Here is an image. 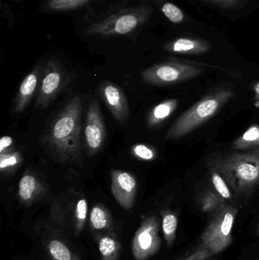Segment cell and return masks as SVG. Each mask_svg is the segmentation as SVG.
Segmentation results:
<instances>
[{
    "mask_svg": "<svg viewBox=\"0 0 259 260\" xmlns=\"http://www.w3.org/2000/svg\"><path fill=\"white\" fill-rule=\"evenodd\" d=\"M234 96L231 90L223 89L202 98L178 117L167 131L166 139L176 140L193 133L212 118Z\"/></svg>",
    "mask_w": 259,
    "mask_h": 260,
    "instance_id": "5",
    "label": "cell"
},
{
    "mask_svg": "<svg viewBox=\"0 0 259 260\" xmlns=\"http://www.w3.org/2000/svg\"><path fill=\"white\" fill-rule=\"evenodd\" d=\"M209 163L237 197H249L259 186V148L218 154Z\"/></svg>",
    "mask_w": 259,
    "mask_h": 260,
    "instance_id": "3",
    "label": "cell"
},
{
    "mask_svg": "<svg viewBox=\"0 0 259 260\" xmlns=\"http://www.w3.org/2000/svg\"><path fill=\"white\" fill-rule=\"evenodd\" d=\"M130 152L135 158L142 161H154L158 156L156 148L147 144H135L131 147Z\"/></svg>",
    "mask_w": 259,
    "mask_h": 260,
    "instance_id": "25",
    "label": "cell"
},
{
    "mask_svg": "<svg viewBox=\"0 0 259 260\" xmlns=\"http://www.w3.org/2000/svg\"><path fill=\"white\" fill-rule=\"evenodd\" d=\"M212 48L211 41L202 38H177L165 43L163 50L167 53L182 55H202Z\"/></svg>",
    "mask_w": 259,
    "mask_h": 260,
    "instance_id": "15",
    "label": "cell"
},
{
    "mask_svg": "<svg viewBox=\"0 0 259 260\" xmlns=\"http://www.w3.org/2000/svg\"><path fill=\"white\" fill-rule=\"evenodd\" d=\"M47 251L50 260H81L65 243L52 239L47 243Z\"/></svg>",
    "mask_w": 259,
    "mask_h": 260,
    "instance_id": "19",
    "label": "cell"
},
{
    "mask_svg": "<svg viewBox=\"0 0 259 260\" xmlns=\"http://www.w3.org/2000/svg\"><path fill=\"white\" fill-rule=\"evenodd\" d=\"M82 103L78 96L59 111L44 137V143L61 163L74 162L82 154Z\"/></svg>",
    "mask_w": 259,
    "mask_h": 260,
    "instance_id": "2",
    "label": "cell"
},
{
    "mask_svg": "<svg viewBox=\"0 0 259 260\" xmlns=\"http://www.w3.org/2000/svg\"><path fill=\"white\" fill-rule=\"evenodd\" d=\"M15 142L10 136H4L0 139V155L15 151Z\"/></svg>",
    "mask_w": 259,
    "mask_h": 260,
    "instance_id": "28",
    "label": "cell"
},
{
    "mask_svg": "<svg viewBox=\"0 0 259 260\" xmlns=\"http://www.w3.org/2000/svg\"><path fill=\"white\" fill-rule=\"evenodd\" d=\"M225 200H224L216 191H208L202 197L201 200V209L202 212L206 213H216L220 210L225 205Z\"/></svg>",
    "mask_w": 259,
    "mask_h": 260,
    "instance_id": "24",
    "label": "cell"
},
{
    "mask_svg": "<svg viewBox=\"0 0 259 260\" xmlns=\"http://www.w3.org/2000/svg\"><path fill=\"white\" fill-rule=\"evenodd\" d=\"M67 76L61 61L57 58L51 57L44 62L42 77L36 95V108H47L66 83Z\"/></svg>",
    "mask_w": 259,
    "mask_h": 260,
    "instance_id": "8",
    "label": "cell"
},
{
    "mask_svg": "<svg viewBox=\"0 0 259 260\" xmlns=\"http://www.w3.org/2000/svg\"><path fill=\"white\" fill-rule=\"evenodd\" d=\"M233 148L249 151L259 148V124H252L233 142Z\"/></svg>",
    "mask_w": 259,
    "mask_h": 260,
    "instance_id": "18",
    "label": "cell"
},
{
    "mask_svg": "<svg viewBox=\"0 0 259 260\" xmlns=\"http://www.w3.org/2000/svg\"><path fill=\"white\" fill-rule=\"evenodd\" d=\"M87 214H88V203L86 199L81 198L77 202L75 210V221H76V229L78 232H82L86 221Z\"/></svg>",
    "mask_w": 259,
    "mask_h": 260,
    "instance_id": "27",
    "label": "cell"
},
{
    "mask_svg": "<svg viewBox=\"0 0 259 260\" xmlns=\"http://www.w3.org/2000/svg\"><path fill=\"white\" fill-rule=\"evenodd\" d=\"M203 70L199 67L178 62L164 61L143 70L141 78L153 85H169L187 82L200 76Z\"/></svg>",
    "mask_w": 259,
    "mask_h": 260,
    "instance_id": "7",
    "label": "cell"
},
{
    "mask_svg": "<svg viewBox=\"0 0 259 260\" xmlns=\"http://www.w3.org/2000/svg\"><path fill=\"white\" fill-rule=\"evenodd\" d=\"M211 182L216 192L225 200H231L233 198L230 186L225 179L216 170L211 168Z\"/></svg>",
    "mask_w": 259,
    "mask_h": 260,
    "instance_id": "26",
    "label": "cell"
},
{
    "mask_svg": "<svg viewBox=\"0 0 259 260\" xmlns=\"http://www.w3.org/2000/svg\"><path fill=\"white\" fill-rule=\"evenodd\" d=\"M100 96L114 118L124 125L130 114L129 103L123 90L110 81H104L100 85Z\"/></svg>",
    "mask_w": 259,
    "mask_h": 260,
    "instance_id": "12",
    "label": "cell"
},
{
    "mask_svg": "<svg viewBox=\"0 0 259 260\" xmlns=\"http://www.w3.org/2000/svg\"><path fill=\"white\" fill-rule=\"evenodd\" d=\"M257 235H258V236L259 237V224L258 229H257Z\"/></svg>",
    "mask_w": 259,
    "mask_h": 260,
    "instance_id": "31",
    "label": "cell"
},
{
    "mask_svg": "<svg viewBox=\"0 0 259 260\" xmlns=\"http://www.w3.org/2000/svg\"><path fill=\"white\" fill-rule=\"evenodd\" d=\"M179 105L176 99H166L154 107L147 117V125L150 128L160 126L174 113Z\"/></svg>",
    "mask_w": 259,
    "mask_h": 260,
    "instance_id": "16",
    "label": "cell"
},
{
    "mask_svg": "<svg viewBox=\"0 0 259 260\" xmlns=\"http://www.w3.org/2000/svg\"><path fill=\"white\" fill-rule=\"evenodd\" d=\"M111 192L121 207L130 210L135 204L138 191V181L133 174L128 171L112 169Z\"/></svg>",
    "mask_w": 259,
    "mask_h": 260,
    "instance_id": "11",
    "label": "cell"
},
{
    "mask_svg": "<svg viewBox=\"0 0 259 260\" xmlns=\"http://www.w3.org/2000/svg\"><path fill=\"white\" fill-rule=\"evenodd\" d=\"M160 221L155 216L147 217L137 230L132 241V253L137 260L155 256L161 248Z\"/></svg>",
    "mask_w": 259,
    "mask_h": 260,
    "instance_id": "9",
    "label": "cell"
},
{
    "mask_svg": "<svg viewBox=\"0 0 259 260\" xmlns=\"http://www.w3.org/2000/svg\"><path fill=\"white\" fill-rule=\"evenodd\" d=\"M239 209L232 205L225 204L214 214L211 221L202 233L199 244L190 254L180 260H209L226 250L233 240V228Z\"/></svg>",
    "mask_w": 259,
    "mask_h": 260,
    "instance_id": "4",
    "label": "cell"
},
{
    "mask_svg": "<svg viewBox=\"0 0 259 260\" xmlns=\"http://www.w3.org/2000/svg\"><path fill=\"white\" fill-rule=\"evenodd\" d=\"M47 192V188L42 179L30 170H27L18 183V200L21 204L29 206L42 198Z\"/></svg>",
    "mask_w": 259,
    "mask_h": 260,
    "instance_id": "14",
    "label": "cell"
},
{
    "mask_svg": "<svg viewBox=\"0 0 259 260\" xmlns=\"http://www.w3.org/2000/svg\"><path fill=\"white\" fill-rule=\"evenodd\" d=\"M99 250L102 260H118L121 253V244L110 235H103L99 240Z\"/></svg>",
    "mask_w": 259,
    "mask_h": 260,
    "instance_id": "20",
    "label": "cell"
},
{
    "mask_svg": "<svg viewBox=\"0 0 259 260\" xmlns=\"http://www.w3.org/2000/svg\"><path fill=\"white\" fill-rule=\"evenodd\" d=\"M162 215V229L167 245L168 247L174 244L177 230L178 218L174 212L170 210H164Z\"/></svg>",
    "mask_w": 259,
    "mask_h": 260,
    "instance_id": "22",
    "label": "cell"
},
{
    "mask_svg": "<svg viewBox=\"0 0 259 260\" xmlns=\"http://www.w3.org/2000/svg\"><path fill=\"white\" fill-rule=\"evenodd\" d=\"M91 225L94 230L100 231L112 227V219L107 209L102 205H94L90 214Z\"/></svg>",
    "mask_w": 259,
    "mask_h": 260,
    "instance_id": "21",
    "label": "cell"
},
{
    "mask_svg": "<svg viewBox=\"0 0 259 260\" xmlns=\"http://www.w3.org/2000/svg\"><path fill=\"white\" fill-rule=\"evenodd\" d=\"M154 6L143 0H123L94 21L79 26L85 38L134 39L153 15Z\"/></svg>",
    "mask_w": 259,
    "mask_h": 260,
    "instance_id": "1",
    "label": "cell"
},
{
    "mask_svg": "<svg viewBox=\"0 0 259 260\" xmlns=\"http://www.w3.org/2000/svg\"><path fill=\"white\" fill-rule=\"evenodd\" d=\"M252 90H253L254 93H255V100L259 103V82L254 84Z\"/></svg>",
    "mask_w": 259,
    "mask_h": 260,
    "instance_id": "30",
    "label": "cell"
},
{
    "mask_svg": "<svg viewBox=\"0 0 259 260\" xmlns=\"http://www.w3.org/2000/svg\"><path fill=\"white\" fill-rule=\"evenodd\" d=\"M44 62H39L23 79L14 99L13 109L15 113L21 114L27 108L33 95L39 89L42 77Z\"/></svg>",
    "mask_w": 259,
    "mask_h": 260,
    "instance_id": "13",
    "label": "cell"
},
{
    "mask_svg": "<svg viewBox=\"0 0 259 260\" xmlns=\"http://www.w3.org/2000/svg\"><path fill=\"white\" fill-rule=\"evenodd\" d=\"M23 157L18 151H12L6 154L0 155V171L5 177L15 172L21 166Z\"/></svg>",
    "mask_w": 259,
    "mask_h": 260,
    "instance_id": "23",
    "label": "cell"
},
{
    "mask_svg": "<svg viewBox=\"0 0 259 260\" xmlns=\"http://www.w3.org/2000/svg\"><path fill=\"white\" fill-rule=\"evenodd\" d=\"M146 3L158 9L160 12L170 21L174 24H180L186 19L185 15L182 9L168 0H143Z\"/></svg>",
    "mask_w": 259,
    "mask_h": 260,
    "instance_id": "17",
    "label": "cell"
},
{
    "mask_svg": "<svg viewBox=\"0 0 259 260\" xmlns=\"http://www.w3.org/2000/svg\"><path fill=\"white\" fill-rule=\"evenodd\" d=\"M213 4L217 5L223 8H234L241 4L245 0H205Z\"/></svg>",
    "mask_w": 259,
    "mask_h": 260,
    "instance_id": "29",
    "label": "cell"
},
{
    "mask_svg": "<svg viewBox=\"0 0 259 260\" xmlns=\"http://www.w3.org/2000/svg\"><path fill=\"white\" fill-rule=\"evenodd\" d=\"M176 260H180V259H176Z\"/></svg>",
    "mask_w": 259,
    "mask_h": 260,
    "instance_id": "32",
    "label": "cell"
},
{
    "mask_svg": "<svg viewBox=\"0 0 259 260\" xmlns=\"http://www.w3.org/2000/svg\"><path fill=\"white\" fill-rule=\"evenodd\" d=\"M123 0H42L38 12L43 15H68L79 23L88 24L106 13Z\"/></svg>",
    "mask_w": 259,
    "mask_h": 260,
    "instance_id": "6",
    "label": "cell"
},
{
    "mask_svg": "<svg viewBox=\"0 0 259 260\" xmlns=\"http://www.w3.org/2000/svg\"><path fill=\"white\" fill-rule=\"evenodd\" d=\"M106 129L98 102L93 100L88 106L85 127V146L90 156L95 155L103 148Z\"/></svg>",
    "mask_w": 259,
    "mask_h": 260,
    "instance_id": "10",
    "label": "cell"
}]
</instances>
